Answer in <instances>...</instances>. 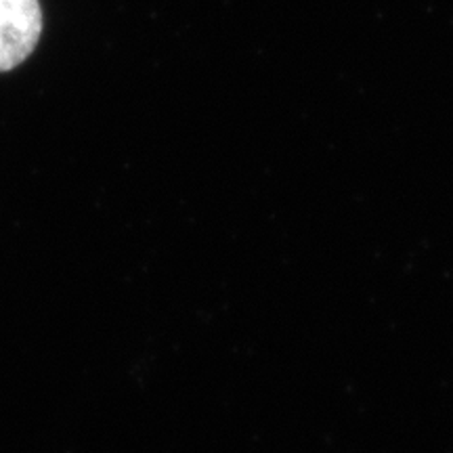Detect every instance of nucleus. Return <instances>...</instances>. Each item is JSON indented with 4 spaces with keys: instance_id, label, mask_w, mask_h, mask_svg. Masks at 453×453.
Returning a JSON list of instances; mask_svg holds the SVG:
<instances>
[{
    "instance_id": "f257e3e1",
    "label": "nucleus",
    "mask_w": 453,
    "mask_h": 453,
    "mask_svg": "<svg viewBox=\"0 0 453 453\" xmlns=\"http://www.w3.org/2000/svg\"><path fill=\"white\" fill-rule=\"evenodd\" d=\"M42 30L41 0H0V73L30 59Z\"/></svg>"
}]
</instances>
